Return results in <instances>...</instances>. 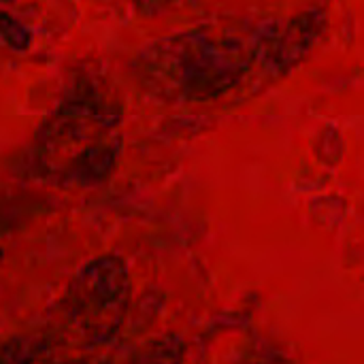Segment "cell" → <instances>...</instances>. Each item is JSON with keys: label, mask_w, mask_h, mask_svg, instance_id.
I'll use <instances>...</instances> for the list:
<instances>
[{"label": "cell", "mask_w": 364, "mask_h": 364, "mask_svg": "<svg viewBox=\"0 0 364 364\" xmlns=\"http://www.w3.org/2000/svg\"><path fill=\"white\" fill-rule=\"evenodd\" d=\"M0 364H168V350L134 335L128 267L111 254L81 264L32 326L2 343Z\"/></svg>", "instance_id": "1"}, {"label": "cell", "mask_w": 364, "mask_h": 364, "mask_svg": "<svg viewBox=\"0 0 364 364\" xmlns=\"http://www.w3.org/2000/svg\"><path fill=\"white\" fill-rule=\"evenodd\" d=\"M115 128L117 113L100 100L92 96L64 100L34 139L32 177L64 190L102 186L113 171L119 147Z\"/></svg>", "instance_id": "2"}, {"label": "cell", "mask_w": 364, "mask_h": 364, "mask_svg": "<svg viewBox=\"0 0 364 364\" xmlns=\"http://www.w3.org/2000/svg\"><path fill=\"white\" fill-rule=\"evenodd\" d=\"M147 73L168 81V90L190 98H213L228 92L243 77L239 47H222L203 36H175L160 41L147 55Z\"/></svg>", "instance_id": "3"}, {"label": "cell", "mask_w": 364, "mask_h": 364, "mask_svg": "<svg viewBox=\"0 0 364 364\" xmlns=\"http://www.w3.org/2000/svg\"><path fill=\"white\" fill-rule=\"evenodd\" d=\"M28 43H30V34L21 26V21L11 17V13L0 11V45L23 51V47H28Z\"/></svg>", "instance_id": "4"}]
</instances>
